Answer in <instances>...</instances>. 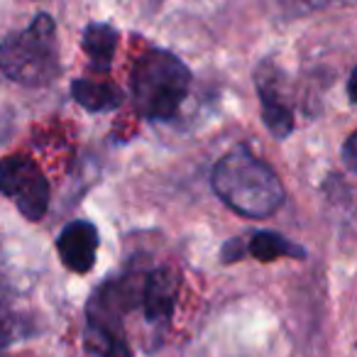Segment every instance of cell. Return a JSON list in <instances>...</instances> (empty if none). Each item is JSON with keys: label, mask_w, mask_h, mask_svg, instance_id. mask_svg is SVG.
Returning <instances> with one entry per match:
<instances>
[{"label": "cell", "mask_w": 357, "mask_h": 357, "mask_svg": "<svg viewBox=\"0 0 357 357\" xmlns=\"http://www.w3.org/2000/svg\"><path fill=\"white\" fill-rule=\"evenodd\" d=\"M135 108L147 120H174L191 89V71L176 54L149 50L135 61L132 69Z\"/></svg>", "instance_id": "obj_3"}, {"label": "cell", "mask_w": 357, "mask_h": 357, "mask_svg": "<svg viewBox=\"0 0 357 357\" xmlns=\"http://www.w3.org/2000/svg\"><path fill=\"white\" fill-rule=\"evenodd\" d=\"M98 230L89 220H71L61 228L56 238V252L66 269L76 274H86L93 269L98 252Z\"/></svg>", "instance_id": "obj_7"}, {"label": "cell", "mask_w": 357, "mask_h": 357, "mask_svg": "<svg viewBox=\"0 0 357 357\" xmlns=\"http://www.w3.org/2000/svg\"><path fill=\"white\" fill-rule=\"evenodd\" d=\"M248 252L252 255L259 262H272L277 257H291V259H303L306 257V250L301 245L291 243L289 238L279 233H272V230H259L250 238V243L245 245Z\"/></svg>", "instance_id": "obj_11"}, {"label": "cell", "mask_w": 357, "mask_h": 357, "mask_svg": "<svg viewBox=\"0 0 357 357\" xmlns=\"http://www.w3.org/2000/svg\"><path fill=\"white\" fill-rule=\"evenodd\" d=\"M347 98H350V103H355V71H352L350 81H347Z\"/></svg>", "instance_id": "obj_15"}, {"label": "cell", "mask_w": 357, "mask_h": 357, "mask_svg": "<svg viewBox=\"0 0 357 357\" xmlns=\"http://www.w3.org/2000/svg\"><path fill=\"white\" fill-rule=\"evenodd\" d=\"M71 96L89 113H108L123 105V91L108 81L76 79L71 81Z\"/></svg>", "instance_id": "obj_9"}, {"label": "cell", "mask_w": 357, "mask_h": 357, "mask_svg": "<svg viewBox=\"0 0 357 357\" xmlns=\"http://www.w3.org/2000/svg\"><path fill=\"white\" fill-rule=\"evenodd\" d=\"M355 144H357V137L355 135H350V137L345 139V144H342V159H345L347 169L350 172H355Z\"/></svg>", "instance_id": "obj_14"}, {"label": "cell", "mask_w": 357, "mask_h": 357, "mask_svg": "<svg viewBox=\"0 0 357 357\" xmlns=\"http://www.w3.org/2000/svg\"><path fill=\"white\" fill-rule=\"evenodd\" d=\"M22 335H25V326L22 323L13 321V318H0V347H8Z\"/></svg>", "instance_id": "obj_12"}, {"label": "cell", "mask_w": 357, "mask_h": 357, "mask_svg": "<svg viewBox=\"0 0 357 357\" xmlns=\"http://www.w3.org/2000/svg\"><path fill=\"white\" fill-rule=\"evenodd\" d=\"M178 277L167 267L149 269L144 274L142 291H139V308L149 326H167L176 306Z\"/></svg>", "instance_id": "obj_6"}, {"label": "cell", "mask_w": 357, "mask_h": 357, "mask_svg": "<svg viewBox=\"0 0 357 357\" xmlns=\"http://www.w3.org/2000/svg\"><path fill=\"white\" fill-rule=\"evenodd\" d=\"M215 196L243 218H269L284 204V186L264 159L235 144L215 162L211 172Z\"/></svg>", "instance_id": "obj_1"}, {"label": "cell", "mask_w": 357, "mask_h": 357, "mask_svg": "<svg viewBox=\"0 0 357 357\" xmlns=\"http://www.w3.org/2000/svg\"><path fill=\"white\" fill-rule=\"evenodd\" d=\"M0 71L22 86L52 84L59 74V42L52 15L37 13L20 32H10L0 42Z\"/></svg>", "instance_id": "obj_4"}, {"label": "cell", "mask_w": 357, "mask_h": 357, "mask_svg": "<svg viewBox=\"0 0 357 357\" xmlns=\"http://www.w3.org/2000/svg\"><path fill=\"white\" fill-rule=\"evenodd\" d=\"M0 194L15 201L27 220H40L50 206V181L27 157L0 159Z\"/></svg>", "instance_id": "obj_5"}, {"label": "cell", "mask_w": 357, "mask_h": 357, "mask_svg": "<svg viewBox=\"0 0 357 357\" xmlns=\"http://www.w3.org/2000/svg\"><path fill=\"white\" fill-rule=\"evenodd\" d=\"M248 252V248H245V243L240 238H233L228 240V243L223 245V250H220V259H223L225 264L230 262H238V259H243V255Z\"/></svg>", "instance_id": "obj_13"}, {"label": "cell", "mask_w": 357, "mask_h": 357, "mask_svg": "<svg viewBox=\"0 0 357 357\" xmlns=\"http://www.w3.org/2000/svg\"><path fill=\"white\" fill-rule=\"evenodd\" d=\"M118 30L108 22H91L89 27L81 35V47L89 54L91 64L96 69H110V61H113L115 47H118Z\"/></svg>", "instance_id": "obj_10"}, {"label": "cell", "mask_w": 357, "mask_h": 357, "mask_svg": "<svg viewBox=\"0 0 357 357\" xmlns=\"http://www.w3.org/2000/svg\"><path fill=\"white\" fill-rule=\"evenodd\" d=\"M257 93L259 103H262V118L267 130L277 139H284L291 135L294 130V110L284 103V96L279 93V74L272 71V66L264 64L262 69H257Z\"/></svg>", "instance_id": "obj_8"}, {"label": "cell", "mask_w": 357, "mask_h": 357, "mask_svg": "<svg viewBox=\"0 0 357 357\" xmlns=\"http://www.w3.org/2000/svg\"><path fill=\"white\" fill-rule=\"evenodd\" d=\"M147 272H125L120 279L100 284L86 306L84 345L96 357H132L123 333V313L139 306V291Z\"/></svg>", "instance_id": "obj_2"}]
</instances>
